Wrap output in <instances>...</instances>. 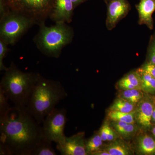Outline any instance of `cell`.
Listing matches in <instances>:
<instances>
[{"instance_id":"6da1fadb","label":"cell","mask_w":155,"mask_h":155,"mask_svg":"<svg viewBox=\"0 0 155 155\" xmlns=\"http://www.w3.org/2000/svg\"><path fill=\"white\" fill-rule=\"evenodd\" d=\"M44 138L42 126L26 108L14 106L0 116V155H31Z\"/></svg>"},{"instance_id":"7a4b0ae2","label":"cell","mask_w":155,"mask_h":155,"mask_svg":"<svg viewBox=\"0 0 155 155\" xmlns=\"http://www.w3.org/2000/svg\"><path fill=\"white\" fill-rule=\"evenodd\" d=\"M68 96L61 82L48 79L40 74L26 109L39 124Z\"/></svg>"},{"instance_id":"3957f363","label":"cell","mask_w":155,"mask_h":155,"mask_svg":"<svg viewBox=\"0 0 155 155\" xmlns=\"http://www.w3.org/2000/svg\"><path fill=\"white\" fill-rule=\"evenodd\" d=\"M39 75L23 72L12 63L2 78L0 89L14 107L26 108Z\"/></svg>"},{"instance_id":"277c9868","label":"cell","mask_w":155,"mask_h":155,"mask_svg":"<svg viewBox=\"0 0 155 155\" xmlns=\"http://www.w3.org/2000/svg\"><path fill=\"white\" fill-rule=\"evenodd\" d=\"M38 26V32L33 39L37 47L45 55L59 58L63 49L72 42L74 36L73 28L65 22L56 23L51 26L43 23Z\"/></svg>"},{"instance_id":"5b68a950","label":"cell","mask_w":155,"mask_h":155,"mask_svg":"<svg viewBox=\"0 0 155 155\" xmlns=\"http://www.w3.org/2000/svg\"><path fill=\"white\" fill-rule=\"evenodd\" d=\"M55 0H4L9 12L28 17L39 25L45 23Z\"/></svg>"},{"instance_id":"8992f818","label":"cell","mask_w":155,"mask_h":155,"mask_svg":"<svg viewBox=\"0 0 155 155\" xmlns=\"http://www.w3.org/2000/svg\"><path fill=\"white\" fill-rule=\"evenodd\" d=\"M35 23L19 14L10 12L0 19V39L14 45Z\"/></svg>"},{"instance_id":"52a82bcc","label":"cell","mask_w":155,"mask_h":155,"mask_svg":"<svg viewBox=\"0 0 155 155\" xmlns=\"http://www.w3.org/2000/svg\"><path fill=\"white\" fill-rule=\"evenodd\" d=\"M67 115L65 109L55 108L45 117L42 126L45 139L57 144L64 141L66 137L64 129L67 122Z\"/></svg>"},{"instance_id":"ba28073f","label":"cell","mask_w":155,"mask_h":155,"mask_svg":"<svg viewBox=\"0 0 155 155\" xmlns=\"http://www.w3.org/2000/svg\"><path fill=\"white\" fill-rule=\"evenodd\" d=\"M107 5V12L106 25L108 30H111L127 16L131 7L127 0H110Z\"/></svg>"},{"instance_id":"9c48e42d","label":"cell","mask_w":155,"mask_h":155,"mask_svg":"<svg viewBox=\"0 0 155 155\" xmlns=\"http://www.w3.org/2000/svg\"><path fill=\"white\" fill-rule=\"evenodd\" d=\"M84 132H78L57 144V150L62 155H87Z\"/></svg>"},{"instance_id":"30bf717a","label":"cell","mask_w":155,"mask_h":155,"mask_svg":"<svg viewBox=\"0 0 155 155\" xmlns=\"http://www.w3.org/2000/svg\"><path fill=\"white\" fill-rule=\"evenodd\" d=\"M155 103L154 96H148L138 103L135 110V121L145 130H149L153 126L152 116Z\"/></svg>"},{"instance_id":"8fae6325","label":"cell","mask_w":155,"mask_h":155,"mask_svg":"<svg viewBox=\"0 0 155 155\" xmlns=\"http://www.w3.org/2000/svg\"><path fill=\"white\" fill-rule=\"evenodd\" d=\"M74 9L72 0H55L49 18L55 23H70Z\"/></svg>"},{"instance_id":"7c38bea8","label":"cell","mask_w":155,"mask_h":155,"mask_svg":"<svg viewBox=\"0 0 155 155\" xmlns=\"http://www.w3.org/2000/svg\"><path fill=\"white\" fill-rule=\"evenodd\" d=\"M135 7L138 13L139 24L146 25L152 30L154 27L152 15L155 11V0H140Z\"/></svg>"},{"instance_id":"4fadbf2b","label":"cell","mask_w":155,"mask_h":155,"mask_svg":"<svg viewBox=\"0 0 155 155\" xmlns=\"http://www.w3.org/2000/svg\"><path fill=\"white\" fill-rule=\"evenodd\" d=\"M137 150L142 155H155V138L145 134L140 136L137 140Z\"/></svg>"},{"instance_id":"5bb4252c","label":"cell","mask_w":155,"mask_h":155,"mask_svg":"<svg viewBox=\"0 0 155 155\" xmlns=\"http://www.w3.org/2000/svg\"><path fill=\"white\" fill-rule=\"evenodd\" d=\"M102 150L107 152L110 155H129L133 154L130 147L126 143L120 140H115Z\"/></svg>"},{"instance_id":"9a60e30c","label":"cell","mask_w":155,"mask_h":155,"mask_svg":"<svg viewBox=\"0 0 155 155\" xmlns=\"http://www.w3.org/2000/svg\"><path fill=\"white\" fill-rule=\"evenodd\" d=\"M141 80V90L147 94L155 95V78L139 69H137Z\"/></svg>"},{"instance_id":"2e32d148","label":"cell","mask_w":155,"mask_h":155,"mask_svg":"<svg viewBox=\"0 0 155 155\" xmlns=\"http://www.w3.org/2000/svg\"><path fill=\"white\" fill-rule=\"evenodd\" d=\"M52 143L44 138L34 149L31 155H57L53 147Z\"/></svg>"},{"instance_id":"e0dca14e","label":"cell","mask_w":155,"mask_h":155,"mask_svg":"<svg viewBox=\"0 0 155 155\" xmlns=\"http://www.w3.org/2000/svg\"><path fill=\"white\" fill-rule=\"evenodd\" d=\"M120 97L136 105L145 97L144 92L141 90H124L120 94Z\"/></svg>"},{"instance_id":"ac0fdd59","label":"cell","mask_w":155,"mask_h":155,"mask_svg":"<svg viewBox=\"0 0 155 155\" xmlns=\"http://www.w3.org/2000/svg\"><path fill=\"white\" fill-rule=\"evenodd\" d=\"M135 105L124 99L120 97L115 100L110 107V111H118L122 113H130L135 111Z\"/></svg>"},{"instance_id":"d6986e66","label":"cell","mask_w":155,"mask_h":155,"mask_svg":"<svg viewBox=\"0 0 155 155\" xmlns=\"http://www.w3.org/2000/svg\"><path fill=\"white\" fill-rule=\"evenodd\" d=\"M112 125L116 132L122 136H130L135 133L136 127L134 124L125 123V122L113 121Z\"/></svg>"},{"instance_id":"ffe728a7","label":"cell","mask_w":155,"mask_h":155,"mask_svg":"<svg viewBox=\"0 0 155 155\" xmlns=\"http://www.w3.org/2000/svg\"><path fill=\"white\" fill-rule=\"evenodd\" d=\"M108 116L113 121H118L130 124H134L136 121L135 111L132 113H125L118 111H110Z\"/></svg>"},{"instance_id":"44dd1931","label":"cell","mask_w":155,"mask_h":155,"mask_svg":"<svg viewBox=\"0 0 155 155\" xmlns=\"http://www.w3.org/2000/svg\"><path fill=\"white\" fill-rule=\"evenodd\" d=\"M103 140L101 138L99 134H96L85 140V149L87 155L92 153L102 148Z\"/></svg>"},{"instance_id":"7402d4cb","label":"cell","mask_w":155,"mask_h":155,"mask_svg":"<svg viewBox=\"0 0 155 155\" xmlns=\"http://www.w3.org/2000/svg\"><path fill=\"white\" fill-rule=\"evenodd\" d=\"M119 81L130 84L134 85L137 89L141 90V78L137 70L128 73L120 79Z\"/></svg>"},{"instance_id":"603a6c76","label":"cell","mask_w":155,"mask_h":155,"mask_svg":"<svg viewBox=\"0 0 155 155\" xmlns=\"http://www.w3.org/2000/svg\"><path fill=\"white\" fill-rule=\"evenodd\" d=\"M146 62L155 64V33L150 38L147 51Z\"/></svg>"},{"instance_id":"cb8c5ba5","label":"cell","mask_w":155,"mask_h":155,"mask_svg":"<svg viewBox=\"0 0 155 155\" xmlns=\"http://www.w3.org/2000/svg\"><path fill=\"white\" fill-rule=\"evenodd\" d=\"M2 40L0 39V70L1 71H5L8 67H6L3 63V60L5 58L7 54L9 51L8 46Z\"/></svg>"},{"instance_id":"d4e9b609","label":"cell","mask_w":155,"mask_h":155,"mask_svg":"<svg viewBox=\"0 0 155 155\" xmlns=\"http://www.w3.org/2000/svg\"><path fill=\"white\" fill-rule=\"evenodd\" d=\"M8 101L4 92L0 89V116L5 114L11 108Z\"/></svg>"},{"instance_id":"484cf974","label":"cell","mask_w":155,"mask_h":155,"mask_svg":"<svg viewBox=\"0 0 155 155\" xmlns=\"http://www.w3.org/2000/svg\"><path fill=\"white\" fill-rule=\"evenodd\" d=\"M155 78V64L146 62L140 68H139Z\"/></svg>"},{"instance_id":"4316f807","label":"cell","mask_w":155,"mask_h":155,"mask_svg":"<svg viewBox=\"0 0 155 155\" xmlns=\"http://www.w3.org/2000/svg\"><path fill=\"white\" fill-rule=\"evenodd\" d=\"M110 126L107 123H105L103 124L102 126L100 129L99 134L101 136L103 141H107V136L108 130Z\"/></svg>"},{"instance_id":"83f0119b","label":"cell","mask_w":155,"mask_h":155,"mask_svg":"<svg viewBox=\"0 0 155 155\" xmlns=\"http://www.w3.org/2000/svg\"><path fill=\"white\" fill-rule=\"evenodd\" d=\"M116 132L110 127L108 130L107 136V141H114L115 140H116Z\"/></svg>"},{"instance_id":"f1b7e54d","label":"cell","mask_w":155,"mask_h":155,"mask_svg":"<svg viewBox=\"0 0 155 155\" xmlns=\"http://www.w3.org/2000/svg\"><path fill=\"white\" fill-rule=\"evenodd\" d=\"M92 155H110V153L105 150L102 149L99 150L92 153Z\"/></svg>"},{"instance_id":"f546056e","label":"cell","mask_w":155,"mask_h":155,"mask_svg":"<svg viewBox=\"0 0 155 155\" xmlns=\"http://www.w3.org/2000/svg\"><path fill=\"white\" fill-rule=\"evenodd\" d=\"M86 1H87V0H72L75 8L78 5H80L81 3L84 2Z\"/></svg>"},{"instance_id":"4dcf8cb0","label":"cell","mask_w":155,"mask_h":155,"mask_svg":"<svg viewBox=\"0 0 155 155\" xmlns=\"http://www.w3.org/2000/svg\"><path fill=\"white\" fill-rule=\"evenodd\" d=\"M151 122L152 125H155V103L153 110Z\"/></svg>"},{"instance_id":"1f68e13d","label":"cell","mask_w":155,"mask_h":155,"mask_svg":"<svg viewBox=\"0 0 155 155\" xmlns=\"http://www.w3.org/2000/svg\"><path fill=\"white\" fill-rule=\"evenodd\" d=\"M151 131L153 135L155 137V126L152 127Z\"/></svg>"},{"instance_id":"d6a6232c","label":"cell","mask_w":155,"mask_h":155,"mask_svg":"<svg viewBox=\"0 0 155 155\" xmlns=\"http://www.w3.org/2000/svg\"><path fill=\"white\" fill-rule=\"evenodd\" d=\"M104 1H105V2L106 3V4H107V3L108 2H109L110 0H104Z\"/></svg>"}]
</instances>
